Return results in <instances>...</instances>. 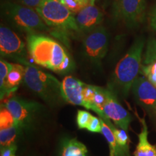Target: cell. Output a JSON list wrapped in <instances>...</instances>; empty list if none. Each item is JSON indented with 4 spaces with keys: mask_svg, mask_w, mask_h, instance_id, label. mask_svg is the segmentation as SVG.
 Wrapping results in <instances>:
<instances>
[{
    "mask_svg": "<svg viewBox=\"0 0 156 156\" xmlns=\"http://www.w3.org/2000/svg\"><path fill=\"white\" fill-rule=\"evenodd\" d=\"M27 48L35 64L58 74H67L75 69L73 57L62 45L44 34L29 35Z\"/></svg>",
    "mask_w": 156,
    "mask_h": 156,
    "instance_id": "cell-1",
    "label": "cell"
},
{
    "mask_svg": "<svg viewBox=\"0 0 156 156\" xmlns=\"http://www.w3.org/2000/svg\"><path fill=\"white\" fill-rule=\"evenodd\" d=\"M144 46L143 37L136 38L125 55L117 63L108 84V88L117 96L127 97L134 81L139 77Z\"/></svg>",
    "mask_w": 156,
    "mask_h": 156,
    "instance_id": "cell-2",
    "label": "cell"
},
{
    "mask_svg": "<svg viewBox=\"0 0 156 156\" xmlns=\"http://www.w3.org/2000/svg\"><path fill=\"white\" fill-rule=\"evenodd\" d=\"M24 65L25 73L23 82L31 91L52 106L60 104L64 101L61 91L62 82L58 81L54 75L43 71L28 62Z\"/></svg>",
    "mask_w": 156,
    "mask_h": 156,
    "instance_id": "cell-3",
    "label": "cell"
},
{
    "mask_svg": "<svg viewBox=\"0 0 156 156\" xmlns=\"http://www.w3.org/2000/svg\"><path fill=\"white\" fill-rule=\"evenodd\" d=\"M2 14L11 25L29 35L42 34L49 30L36 9L12 2L2 5Z\"/></svg>",
    "mask_w": 156,
    "mask_h": 156,
    "instance_id": "cell-4",
    "label": "cell"
},
{
    "mask_svg": "<svg viewBox=\"0 0 156 156\" xmlns=\"http://www.w3.org/2000/svg\"><path fill=\"white\" fill-rule=\"evenodd\" d=\"M36 9L49 28L79 33L75 13L59 0H42Z\"/></svg>",
    "mask_w": 156,
    "mask_h": 156,
    "instance_id": "cell-5",
    "label": "cell"
},
{
    "mask_svg": "<svg viewBox=\"0 0 156 156\" xmlns=\"http://www.w3.org/2000/svg\"><path fill=\"white\" fill-rule=\"evenodd\" d=\"M109 35L104 27L101 25L84 34L83 40L85 57L95 65H98L106 55L108 49Z\"/></svg>",
    "mask_w": 156,
    "mask_h": 156,
    "instance_id": "cell-6",
    "label": "cell"
},
{
    "mask_svg": "<svg viewBox=\"0 0 156 156\" xmlns=\"http://www.w3.org/2000/svg\"><path fill=\"white\" fill-rule=\"evenodd\" d=\"M4 105L14 117L15 122L22 129L30 127L43 108L40 103L18 96L8 99Z\"/></svg>",
    "mask_w": 156,
    "mask_h": 156,
    "instance_id": "cell-7",
    "label": "cell"
},
{
    "mask_svg": "<svg viewBox=\"0 0 156 156\" xmlns=\"http://www.w3.org/2000/svg\"><path fill=\"white\" fill-rule=\"evenodd\" d=\"M146 0H116L114 14L128 28H134L143 22Z\"/></svg>",
    "mask_w": 156,
    "mask_h": 156,
    "instance_id": "cell-8",
    "label": "cell"
},
{
    "mask_svg": "<svg viewBox=\"0 0 156 156\" xmlns=\"http://www.w3.org/2000/svg\"><path fill=\"white\" fill-rule=\"evenodd\" d=\"M0 54L2 57L16 60L19 63H26V46L18 35L8 27H0Z\"/></svg>",
    "mask_w": 156,
    "mask_h": 156,
    "instance_id": "cell-9",
    "label": "cell"
},
{
    "mask_svg": "<svg viewBox=\"0 0 156 156\" xmlns=\"http://www.w3.org/2000/svg\"><path fill=\"white\" fill-rule=\"evenodd\" d=\"M105 116L113 121L117 127L128 132L132 116L119 102L117 95L108 88L106 90V101L103 106Z\"/></svg>",
    "mask_w": 156,
    "mask_h": 156,
    "instance_id": "cell-10",
    "label": "cell"
},
{
    "mask_svg": "<svg viewBox=\"0 0 156 156\" xmlns=\"http://www.w3.org/2000/svg\"><path fill=\"white\" fill-rule=\"evenodd\" d=\"M132 91L138 105L156 114V87L145 76L136 78L132 87Z\"/></svg>",
    "mask_w": 156,
    "mask_h": 156,
    "instance_id": "cell-11",
    "label": "cell"
},
{
    "mask_svg": "<svg viewBox=\"0 0 156 156\" xmlns=\"http://www.w3.org/2000/svg\"><path fill=\"white\" fill-rule=\"evenodd\" d=\"M75 19L79 33L85 34L101 26L103 21V14L95 4H90L78 12Z\"/></svg>",
    "mask_w": 156,
    "mask_h": 156,
    "instance_id": "cell-12",
    "label": "cell"
},
{
    "mask_svg": "<svg viewBox=\"0 0 156 156\" xmlns=\"http://www.w3.org/2000/svg\"><path fill=\"white\" fill-rule=\"evenodd\" d=\"M85 84L73 76H66L62 81L61 91L64 102L85 108L84 89Z\"/></svg>",
    "mask_w": 156,
    "mask_h": 156,
    "instance_id": "cell-13",
    "label": "cell"
},
{
    "mask_svg": "<svg viewBox=\"0 0 156 156\" xmlns=\"http://www.w3.org/2000/svg\"><path fill=\"white\" fill-rule=\"evenodd\" d=\"M25 67L21 64H12V67L8 74L4 86L1 88V98L6 95L14 92L20 83L24 80Z\"/></svg>",
    "mask_w": 156,
    "mask_h": 156,
    "instance_id": "cell-14",
    "label": "cell"
},
{
    "mask_svg": "<svg viewBox=\"0 0 156 156\" xmlns=\"http://www.w3.org/2000/svg\"><path fill=\"white\" fill-rule=\"evenodd\" d=\"M142 124L141 132L138 134V143L134 156H156V146L148 140V128L145 118L140 119Z\"/></svg>",
    "mask_w": 156,
    "mask_h": 156,
    "instance_id": "cell-15",
    "label": "cell"
},
{
    "mask_svg": "<svg viewBox=\"0 0 156 156\" xmlns=\"http://www.w3.org/2000/svg\"><path fill=\"white\" fill-rule=\"evenodd\" d=\"M86 146L75 138H65L60 145L58 156H87Z\"/></svg>",
    "mask_w": 156,
    "mask_h": 156,
    "instance_id": "cell-16",
    "label": "cell"
},
{
    "mask_svg": "<svg viewBox=\"0 0 156 156\" xmlns=\"http://www.w3.org/2000/svg\"><path fill=\"white\" fill-rule=\"evenodd\" d=\"M101 123H102V132L101 134L105 136L107 142L108 143L109 147V156H129L126 154L123 150L119 147L117 143L116 138L112 130L111 129L110 126L103 121L102 119Z\"/></svg>",
    "mask_w": 156,
    "mask_h": 156,
    "instance_id": "cell-17",
    "label": "cell"
},
{
    "mask_svg": "<svg viewBox=\"0 0 156 156\" xmlns=\"http://www.w3.org/2000/svg\"><path fill=\"white\" fill-rule=\"evenodd\" d=\"M22 130L17 124L9 128L0 129V145L1 147L15 145L18 134Z\"/></svg>",
    "mask_w": 156,
    "mask_h": 156,
    "instance_id": "cell-18",
    "label": "cell"
},
{
    "mask_svg": "<svg viewBox=\"0 0 156 156\" xmlns=\"http://www.w3.org/2000/svg\"><path fill=\"white\" fill-rule=\"evenodd\" d=\"M103 120L110 126L111 129L112 130L113 133H114L115 136V138H116L117 143L119 145V147L122 148L123 151L125 152L126 154L129 155V137L127 135V132L122 129L116 127V126L111 122V120L108 118L104 119Z\"/></svg>",
    "mask_w": 156,
    "mask_h": 156,
    "instance_id": "cell-19",
    "label": "cell"
},
{
    "mask_svg": "<svg viewBox=\"0 0 156 156\" xmlns=\"http://www.w3.org/2000/svg\"><path fill=\"white\" fill-rule=\"evenodd\" d=\"M17 123L14 117L4 104H2L0 111V129L9 128Z\"/></svg>",
    "mask_w": 156,
    "mask_h": 156,
    "instance_id": "cell-20",
    "label": "cell"
},
{
    "mask_svg": "<svg viewBox=\"0 0 156 156\" xmlns=\"http://www.w3.org/2000/svg\"><path fill=\"white\" fill-rule=\"evenodd\" d=\"M141 73L156 87V60H152L142 65Z\"/></svg>",
    "mask_w": 156,
    "mask_h": 156,
    "instance_id": "cell-21",
    "label": "cell"
},
{
    "mask_svg": "<svg viewBox=\"0 0 156 156\" xmlns=\"http://www.w3.org/2000/svg\"><path fill=\"white\" fill-rule=\"evenodd\" d=\"M73 13H77L82 9L90 5L88 0H59Z\"/></svg>",
    "mask_w": 156,
    "mask_h": 156,
    "instance_id": "cell-22",
    "label": "cell"
},
{
    "mask_svg": "<svg viewBox=\"0 0 156 156\" xmlns=\"http://www.w3.org/2000/svg\"><path fill=\"white\" fill-rule=\"evenodd\" d=\"M93 115L90 114L87 111L79 110L77 113V124L78 128L83 129H87L90 121L92 118Z\"/></svg>",
    "mask_w": 156,
    "mask_h": 156,
    "instance_id": "cell-23",
    "label": "cell"
},
{
    "mask_svg": "<svg viewBox=\"0 0 156 156\" xmlns=\"http://www.w3.org/2000/svg\"><path fill=\"white\" fill-rule=\"evenodd\" d=\"M12 67V64L9 63L1 58L0 60V89L5 85L6 79Z\"/></svg>",
    "mask_w": 156,
    "mask_h": 156,
    "instance_id": "cell-24",
    "label": "cell"
},
{
    "mask_svg": "<svg viewBox=\"0 0 156 156\" xmlns=\"http://www.w3.org/2000/svg\"><path fill=\"white\" fill-rule=\"evenodd\" d=\"M152 60H156V40L155 38L151 39L147 43L144 63Z\"/></svg>",
    "mask_w": 156,
    "mask_h": 156,
    "instance_id": "cell-25",
    "label": "cell"
},
{
    "mask_svg": "<svg viewBox=\"0 0 156 156\" xmlns=\"http://www.w3.org/2000/svg\"><path fill=\"white\" fill-rule=\"evenodd\" d=\"M86 129L93 133H101L102 132V123H101L100 117L97 118V117L93 116Z\"/></svg>",
    "mask_w": 156,
    "mask_h": 156,
    "instance_id": "cell-26",
    "label": "cell"
},
{
    "mask_svg": "<svg viewBox=\"0 0 156 156\" xmlns=\"http://www.w3.org/2000/svg\"><path fill=\"white\" fill-rule=\"evenodd\" d=\"M16 152L17 146L16 144H15L12 145L1 147L0 156H17Z\"/></svg>",
    "mask_w": 156,
    "mask_h": 156,
    "instance_id": "cell-27",
    "label": "cell"
},
{
    "mask_svg": "<svg viewBox=\"0 0 156 156\" xmlns=\"http://www.w3.org/2000/svg\"><path fill=\"white\" fill-rule=\"evenodd\" d=\"M42 0H20L23 5L28 6L31 8L36 9L40 5Z\"/></svg>",
    "mask_w": 156,
    "mask_h": 156,
    "instance_id": "cell-28",
    "label": "cell"
},
{
    "mask_svg": "<svg viewBox=\"0 0 156 156\" xmlns=\"http://www.w3.org/2000/svg\"><path fill=\"white\" fill-rule=\"evenodd\" d=\"M151 25L154 30H156V6L152 11L151 15Z\"/></svg>",
    "mask_w": 156,
    "mask_h": 156,
    "instance_id": "cell-29",
    "label": "cell"
},
{
    "mask_svg": "<svg viewBox=\"0 0 156 156\" xmlns=\"http://www.w3.org/2000/svg\"><path fill=\"white\" fill-rule=\"evenodd\" d=\"M90 4H92V5H94L95 2V0H88Z\"/></svg>",
    "mask_w": 156,
    "mask_h": 156,
    "instance_id": "cell-30",
    "label": "cell"
}]
</instances>
